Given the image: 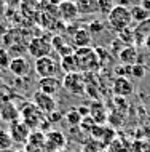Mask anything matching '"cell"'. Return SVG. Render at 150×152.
Listing matches in <instances>:
<instances>
[{
    "label": "cell",
    "mask_w": 150,
    "mask_h": 152,
    "mask_svg": "<svg viewBox=\"0 0 150 152\" xmlns=\"http://www.w3.org/2000/svg\"><path fill=\"white\" fill-rule=\"evenodd\" d=\"M59 13H61V18L64 21H74V19L78 16V8H77V2H70V0H64L61 2L59 5Z\"/></svg>",
    "instance_id": "15"
},
{
    "label": "cell",
    "mask_w": 150,
    "mask_h": 152,
    "mask_svg": "<svg viewBox=\"0 0 150 152\" xmlns=\"http://www.w3.org/2000/svg\"><path fill=\"white\" fill-rule=\"evenodd\" d=\"M34 71L40 79H46V77H56L59 71V66L51 56H43V58L35 59Z\"/></svg>",
    "instance_id": "5"
},
{
    "label": "cell",
    "mask_w": 150,
    "mask_h": 152,
    "mask_svg": "<svg viewBox=\"0 0 150 152\" xmlns=\"http://www.w3.org/2000/svg\"><path fill=\"white\" fill-rule=\"evenodd\" d=\"M11 144H13V141H11L10 134H8V131L0 130V151L11 149Z\"/></svg>",
    "instance_id": "22"
},
{
    "label": "cell",
    "mask_w": 150,
    "mask_h": 152,
    "mask_svg": "<svg viewBox=\"0 0 150 152\" xmlns=\"http://www.w3.org/2000/svg\"><path fill=\"white\" fill-rule=\"evenodd\" d=\"M77 8H78L80 15L94 13V11H98V0H78Z\"/></svg>",
    "instance_id": "18"
},
{
    "label": "cell",
    "mask_w": 150,
    "mask_h": 152,
    "mask_svg": "<svg viewBox=\"0 0 150 152\" xmlns=\"http://www.w3.org/2000/svg\"><path fill=\"white\" fill-rule=\"evenodd\" d=\"M113 93L118 98H128L134 93V83L129 77H117L113 80Z\"/></svg>",
    "instance_id": "9"
},
{
    "label": "cell",
    "mask_w": 150,
    "mask_h": 152,
    "mask_svg": "<svg viewBox=\"0 0 150 152\" xmlns=\"http://www.w3.org/2000/svg\"><path fill=\"white\" fill-rule=\"evenodd\" d=\"M118 59L123 66L131 67V66L139 63V53H137L136 47H133V45L131 47H123L118 53Z\"/></svg>",
    "instance_id": "14"
},
{
    "label": "cell",
    "mask_w": 150,
    "mask_h": 152,
    "mask_svg": "<svg viewBox=\"0 0 150 152\" xmlns=\"http://www.w3.org/2000/svg\"><path fill=\"white\" fill-rule=\"evenodd\" d=\"M8 71L16 77H27L29 75V71H30V64L24 56L11 58V63L8 66Z\"/></svg>",
    "instance_id": "11"
},
{
    "label": "cell",
    "mask_w": 150,
    "mask_h": 152,
    "mask_svg": "<svg viewBox=\"0 0 150 152\" xmlns=\"http://www.w3.org/2000/svg\"><path fill=\"white\" fill-rule=\"evenodd\" d=\"M32 102L34 106L37 107L42 114H53L56 110V99L54 96H50V94H45L42 91H35L34 93V98H32Z\"/></svg>",
    "instance_id": "7"
},
{
    "label": "cell",
    "mask_w": 150,
    "mask_h": 152,
    "mask_svg": "<svg viewBox=\"0 0 150 152\" xmlns=\"http://www.w3.org/2000/svg\"><path fill=\"white\" fill-rule=\"evenodd\" d=\"M53 51V45L51 39L42 35V37H34L29 43H27V53L30 56H34L35 59L43 58V56H50V53Z\"/></svg>",
    "instance_id": "3"
},
{
    "label": "cell",
    "mask_w": 150,
    "mask_h": 152,
    "mask_svg": "<svg viewBox=\"0 0 150 152\" xmlns=\"http://www.w3.org/2000/svg\"><path fill=\"white\" fill-rule=\"evenodd\" d=\"M61 67L66 74H74V72H80L78 64H77L75 55H67V56H61Z\"/></svg>",
    "instance_id": "17"
},
{
    "label": "cell",
    "mask_w": 150,
    "mask_h": 152,
    "mask_svg": "<svg viewBox=\"0 0 150 152\" xmlns=\"http://www.w3.org/2000/svg\"><path fill=\"white\" fill-rule=\"evenodd\" d=\"M0 120H2V118H0Z\"/></svg>",
    "instance_id": "28"
},
{
    "label": "cell",
    "mask_w": 150,
    "mask_h": 152,
    "mask_svg": "<svg viewBox=\"0 0 150 152\" xmlns=\"http://www.w3.org/2000/svg\"><path fill=\"white\" fill-rule=\"evenodd\" d=\"M16 152H27V151H16Z\"/></svg>",
    "instance_id": "27"
},
{
    "label": "cell",
    "mask_w": 150,
    "mask_h": 152,
    "mask_svg": "<svg viewBox=\"0 0 150 152\" xmlns=\"http://www.w3.org/2000/svg\"><path fill=\"white\" fill-rule=\"evenodd\" d=\"M62 88L70 94H74V96H83L86 93V82H85L83 75L80 72L66 74V77L62 80Z\"/></svg>",
    "instance_id": "4"
},
{
    "label": "cell",
    "mask_w": 150,
    "mask_h": 152,
    "mask_svg": "<svg viewBox=\"0 0 150 152\" xmlns=\"http://www.w3.org/2000/svg\"><path fill=\"white\" fill-rule=\"evenodd\" d=\"M72 42H74V47H77V48L90 47V43H91V32L88 31L86 27H78V29H75L74 35H72Z\"/></svg>",
    "instance_id": "16"
},
{
    "label": "cell",
    "mask_w": 150,
    "mask_h": 152,
    "mask_svg": "<svg viewBox=\"0 0 150 152\" xmlns=\"http://www.w3.org/2000/svg\"><path fill=\"white\" fill-rule=\"evenodd\" d=\"M10 63H11L10 53H8L5 48H2V50H0V67H2V69H8Z\"/></svg>",
    "instance_id": "24"
},
{
    "label": "cell",
    "mask_w": 150,
    "mask_h": 152,
    "mask_svg": "<svg viewBox=\"0 0 150 152\" xmlns=\"http://www.w3.org/2000/svg\"><path fill=\"white\" fill-rule=\"evenodd\" d=\"M0 152H13L11 149H7V151H0Z\"/></svg>",
    "instance_id": "26"
},
{
    "label": "cell",
    "mask_w": 150,
    "mask_h": 152,
    "mask_svg": "<svg viewBox=\"0 0 150 152\" xmlns=\"http://www.w3.org/2000/svg\"><path fill=\"white\" fill-rule=\"evenodd\" d=\"M66 146V138L59 131H50L45 138V151L46 152H59Z\"/></svg>",
    "instance_id": "10"
},
{
    "label": "cell",
    "mask_w": 150,
    "mask_h": 152,
    "mask_svg": "<svg viewBox=\"0 0 150 152\" xmlns=\"http://www.w3.org/2000/svg\"><path fill=\"white\" fill-rule=\"evenodd\" d=\"M0 118L8 122V123H13L16 120H19V109L8 99L0 102Z\"/></svg>",
    "instance_id": "13"
},
{
    "label": "cell",
    "mask_w": 150,
    "mask_h": 152,
    "mask_svg": "<svg viewBox=\"0 0 150 152\" xmlns=\"http://www.w3.org/2000/svg\"><path fill=\"white\" fill-rule=\"evenodd\" d=\"M30 128L26 125L22 120H16L13 123H10V130H8V134H10L11 141L18 142V144H24L27 142V139L30 136Z\"/></svg>",
    "instance_id": "8"
},
{
    "label": "cell",
    "mask_w": 150,
    "mask_h": 152,
    "mask_svg": "<svg viewBox=\"0 0 150 152\" xmlns=\"http://www.w3.org/2000/svg\"><path fill=\"white\" fill-rule=\"evenodd\" d=\"M142 7L145 8V10L150 11V0H142Z\"/></svg>",
    "instance_id": "25"
},
{
    "label": "cell",
    "mask_w": 150,
    "mask_h": 152,
    "mask_svg": "<svg viewBox=\"0 0 150 152\" xmlns=\"http://www.w3.org/2000/svg\"><path fill=\"white\" fill-rule=\"evenodd\" d=\"M118 39L121 40L123 43H126V47H134V31L131 29V27H128V29L118 32Z\"/></svg>",
    "instance_id": "20"
},
{
    "label": "cell",
    "mask_w": 150,
    "mask_h": 152,
    "mask_svg": "<svg viewBox=\"0 0 150 152\" xmlns=\"http://www.w3.org/2000/svg\"><path fill=\"white\" fill-rule=\"evenodd\" d=\"M61 88H62V82L58 77H46V79L38 80V91L50 94V96H54Z\"/></svg>",
    "instance_id": "12"
},
{
    "label": "cell",
    "mask_w": 150,
    "mask_h": 152,
    "mask_svg": "<svg viewBox=\"0 0 150 152\" xmlns=\"http://www.w3.org/2000/svg\"><path fill=\"white\" fill-rule=\"evenodd\" d=\"M43 114L34 106V102H27L26 106H22V109L19 110V118H22V122L29 126L30 130H34L35 126L40 125Z\"/></svg>",
    "instance_id": "6"
},
{
    "label": "cell",
    "mask_w": 150,
    "mask_h": 152,
    "mask_svg": "<svg viewBox=\"0 0 150 152\" xmlns=\"http://www.w3.org/2000/svg\"><path fill=\"white\" fill-rule=\"evenodd\" d=\"M129 10H131L133 21H136V23H144V21H147V19H150V11L145 10L142 5H136V7L129 8Z\"/></svg>",
    "instance_id": "19"
},
{
    "label": "cell",
    "mask_w": 150,
    "mask_h": 152,
    "mask_svg": "<svg viewBox=\"0 0 150 152\" xmlns=\"http://www.w3.org/2000/svg\"><path fill=\"white\" fill-rule=\"evenodd\" d=\"M113 7H115L113 0H98V11H102L104 15L110 13Z\"/></svg>",
    "instance_id": "23"
},
{
    "label": "cell",
    "mask_w": 150,
    "mask_h": 152,
    "mask_svg": "<svg viewBox=\"0 0 150 152\" xmlns=\"http://www.w3.org/2000/svg\"><path fill=\"white\" fill-rule=\"evenodd\" d=\"M74 55H75L80 72H91V71H96V69L101 67L98 50H94V48H91V47L77 48Z\"/></svg>",
    "instance_id": "2"
},
{
    "label": "cell",
    "mask_w": 150,
    "mask_h": 152,
    "mask_svg": "<svg viewBox=\"0 0 150 152\" xmlns=\"http://www.w3.org/2000/svg\"><path fill=\"white\" fill-rule=\"evenodd\" d=\"M145 75V66L142 63H137L134 66H131V72H129V79H144Z\"/></svg>",
    "instance_id": "21"
},
{
    "label": "cell",
    "mask_w": 150,
    "mask_h": 152,
    "mask_svg": "<svg viewBox=\"0 0 150 152\" xmlns=\"http://www.w3.org/2000/svg\"><path fill=\"white\" fill-rule=\"evenodd\" d=\"M107 23L117 34L125 31V29H128L133 23L131 10L125 5H115L112 8L110 13L107 15Z\"/></svg>",
    "instance_id": "1"
}]
</instances>
